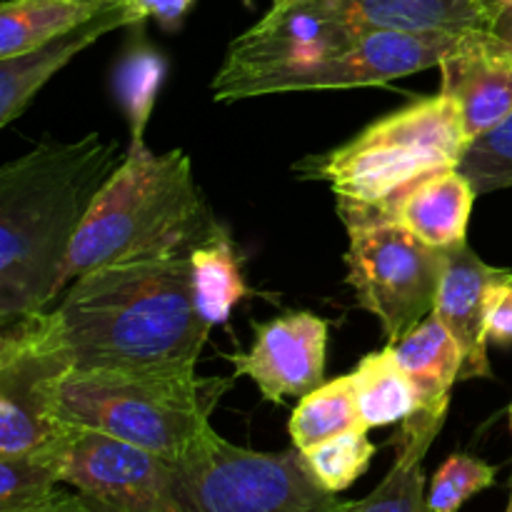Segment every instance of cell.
<instances>
[{
    "label": "cell",
    "instance_id": "obj_1",
    "mask_svg": "<svg viewBox=\"0 0 512 512\" xmlns=\"http://www.w3.org/2000/svg\"><path fill=\"white\" fill-rule=\"evenodd\" d=\"M55 315L80 373H195L210 333L195 308L190 255L88 270Z\"/></svg>",
    "mask_w": 512,
    "mask_h": 512
},
{
    "label": "cell",
    "instance_id": "obj_2",
    "mask_svg": "<svg viewBox=\"0 0 512 512\" xmlns=\"http://www.w3.org/2000/svg\"><path fill=\"white\" fill-rule=\"evenodd\" d=\"M123 158L118 140L90 133L0 168V328L58 298L75 238Z\"/></svg>",
    "mask_w": 512,
    "mask_h": 512
},
{
    "label": "cell",
    "instance_id": "obj_3",
    "mask_svg": "<svg viewBox=\"0 0 512 512\" xmlns=\"http://www.w3.org/2000/svg\"><path fill=\"white\" fill-rule=\"evenodd\" d=\"M218 230L183 150L158 155L130 143L75 238L63 288L100 265L190 255Z\"/></svg>",
    "mask_w": 512,
    "mask_h": 512
},
{
    "label": "cell",
    "instance_id": "obj_4",
    "mask_svg": "<svg viewBox=\"0 0 512 512\" xmlns=\"http://www.w3.org/2000/svg\"><path fill=\"white\" fill-rule=\"evenodd\" d=\"M233 378L198 373H80L60 390V418L175 460L210 428Z\"/></svg>",
    "mask_w": 512,
    "mask_h": 512
},
{
    "label": "cell",
    "instance_id": "obj_5",
    "mask_svg": "<svg viewBox=\"0 0 512 512\" xmlns=\"http://www.w3.org/2000/svg\"><path fill=\"white\" fill-rule=\"evenodd\" d=\"M465 148L458 103L438 93L375 120L340 148L308 155L298 173L328 183L338 198L385 203L423 175L458 168Z\"/></svg>",
    "mask_w": 512,
    "mask_h": 512
},
{
    "label": "cell",
    "instance_id": "obj_6",
    "mask_svg": "<svg viewBox=\"0 0 512 512\" xmlns=\"http://www.w3.org/2000/svg\"><path fill=\"white\" fill-rule=\"evenodd\" d=\"M183 512H350L315 480L298 448L258 453L205 430L173 463Z\"/></svg>",
    "mask_w": 512,
    "mask_h": 512
},
{
    "label": "cell",
    "instance_id": "obj_7",
    "mask_svg": "<svg viewBox=\"0 0 512 512\" xmlns=\"http://www.w3.org/2000/svg\"><path fill=\"white\" fill-rule=\"evenodd\" d=\"M338 215L350 238L348 283L395 343L433 313L448 250L423 243L385 203L338 198Z\"/></svg>",
    "mask_w": 512,
    "mask_h": 512
},
{
    "label": "cell",
    "instance_id": "obj_8",
    "mask_svg": "<svg viewBox=\"0 0 512 512\" xmlns=\"http://www.w3.org/2000/svg\"><path fill=\"white\" fill-rule=\"evenodd\" d=\"M75 370L58 315L30 313L0 328V455L63 448L80 428L58 413Z\"/></svg>",
    "mask_w": 512,
    "mask_h": 512
},
{
    "label": "cell",
    "instance_id": "obj_9",
    "mask_svg": "<svg viewBox=\"0 0 512 512\" xmlns=\"http://www.w3.org/2000/svg\"><path fill=\"white\" fill-rule=\"evenodd\" d=\"M360 35L323 0H273L268 13L230 43L213 80L215 100L260 98L265 83L348 53Z\"/></svg>",
    "mask_w": 512,
    "mask_h": 512
},
{
    "label": "cell",
    "instance_id": "obj_10",
    "mask_svg": "<svg viewBox=\"0 0 512 512\" xmlns=\"http://www.w3.org/2000/svg\"><path fill=\"white\" fill-rule=\"evenodd\" d=\"M63 483L98 512H183L170 460L98 430L80 428L70 440Z\"/></svg>",
    "mask_w": 512,
    "mask_h": 512
},
{
    "label": "cell",
    "instance_id": "obj_11",
    "mask_svg": "<svg viewBox=\"0 0 512 512\" xmlns=\"http://www.w3.org/2000/svg\"><path fill=\"white\" fill-rule=\"evenodd\" d=\"M468 33H403V30H370L358 43L335 58L310 68L293 70L263 85L260 95L295 93V90L365 88L385 85L418 70L443 63Z\"/></svg>",
    "mask_w": 512,
    "mask_h": 512
},
{
    "label": "cell",
    "instance_id": "obj_12",
    "mask_svg": "<svg viewBox=\"0 0 512 512\" xmlns=\"http://www.w3.org/2000/svg\"><path fill=\"white\" fill-rule=\"evenodd\" d=\"M255 343L248 353L228 355L238 378H250L268 403L305 398L323 385L328 320L313 313H288L253 323Z\"/></svg>",
    "mask_w": 512,
    "mask_h": 512
},
{
    "label": "cell",
    "instance_id": "obj_13",
    "mask_svg": "<svg viewBox=\"0 0 512 512\" xmlns=\"http://www.w3.org/2000/svg\"><path fill=\"white\" fill-rule=\"evenodd\" d=\"M390 345L415 388V410L403 420L398 448L428 453L443 430L450 408V390L455 380H460L463 350L435 313Z\"/></svg>",
    "mask_w": 512,
    "mask_h": 512
},
{
    "label": "cell",
    "instance_id": "obj_14",
    "mask_svg": "<svg viewBox=\"0 0 512 512\" xmlns=\"http://www.w3.org/2000/svg\"><path fill=\"white\" fill-rule=\"evenodd\" d=\"M440 93L458 103L468 143L512 115V45L490 30H470L440 63Z\"/></svg>",
    "mask_w": 512,
    "mask_h": 512
},
{
    "label": "cell",
    "instance_id": "obj_15",
    "mask_svg": "<svg viewBox=\"0 0 512 512\" xmlns=\"http://www.w3.org/2000/svg\"><path fill=\"white\" fill-rule=\"evenodd\" d=\"M508 283H512V270L488 265L468 243L448 248L433 313L463 350L460 380L493 375L488 360V313L495 293Z\"/></svg>",
    "mask_w": 512,
    "mask_h": 512
},
{
    "label": "cell",
    "instance_id": "obj_16",
    "mask_svg": "<svg viewBox=\"0 0 512 512\" xmlns=\"http://www.w3.org/2000/svg\"><path fill=\"white\" fill-rule=\"evenodd\" d=\"M138 23V15L133 13L128 0H120L115 8L105 10L103 15L88 20L70 33L48 40L40 48L28 50L23 55L0 60V125H8L15 118H20L30 100L38 95V90L75 55L90 48L95 40H100L110 30Z\"/></svg>",
    "mask_w": 512,
    "mask_h": 512
},
{
    "label": "cell",
    "instance_id": "obj_17",
    "mask_svg": "<svg viewBox=\"0 0 512 512\" xmlns=\"http://www.w3.org/2000/svg\"><path fill=\"white\" fill-rule=\"evenodd\" d=\"M475 198L473 183L458 168H445L413 180L385 205L423 243L448 250L465 243Z\"/></svg>",
    "mask_w": 512,
    "mask_h": 512
},
{
    "label": "cell",
    "instance_id": "obj_18",
    "mask_svg": "<svg viewBox=\"0 0 512 512\" xmlns=\"http://www.w3.org/2000/svg\"><path fill=\"white\" fill-rule=\"evenodd\" d=\"M360 33H470L490 30L483 0H323Z\"/></svg>",
    "mask_w": 512,
    "mask_h": 512
},
{
    "label": "cell",
    "instance_id": "obj_19",
    "mask_svg": "<svg viewBox=\"0 0 512 512\" xmlns=\"http://www.w3.org/2000/svg\"><path fill=\"white\" fill-rule=\"evenodd\" d=\"M118 3L120 0H5L0 5V60L40 48Z\"/></svg>",
    "mask_w": 512,
    "mask_h": 512
},
{
    "label": "cell",
    "instance_id": "obj_20",
    "mask_svg": "<svg viewBox=\"0 0 512 512\" xmlns=\"http://www.w3.org/2000/svg\"><path fill=\"white\" fill-rule=\"evenodd\" d=\"M190 278H193V300L200 318L210 328L228 323L235 305L248 295L240 258L228 230H218L213 238L200 243L190 253Z\"/></svg>",
    "mask_w": 512,
    "mask_h": 512
},
{
    "label": "cell",
    "instance_id": "obj_21",
    "mask_svg": "<svg viewBox=\"0 0 512 512\" xmlns=\"http://www.w3.org/2000/svg\"><path fill=\"white\" fill-rule=\"evenodd\" d=\"M360 418L365 428L403 423L415 410V388L393 345L360 360L353 373Z\"/></svg>",
    "mask_w": 512,
    "mask_h": 512
},
{
    "label": "cell",
    "instance_id": "obj_22",
    "mask_svg": "<svg viewBox=\"0 0 512 512\" xmlns=\"http://www.w3.org/2000/svg\"><path fill=\"white\" fill-rule=\"evenodd\" d=\"M358 428L368 430L360 418L353 373L323 383L313 393L300 398L290 418V438L293 448H298L300 453Z\"/></svg>",
    "mask_w": 512,
    "mask_h": 512
},
{
    "label": "cell",
    "instance_id": "obj_23",
    "mask_svg": "<svg viewBox=\"0 0 512 512\" xmlns=\"http://www.w3.org/2000/svg\"><path fill=\"white\" fill-rule=\"evenodd\" d=\"M68 445L25 455H0V512H23L45 503L55 493V485L63 483Z\"/></svg>",
    "mask_w": 512,
    "mask_h": 512
},
{
    "label": "cell",
    "instance_id": "obj_24",
    "mask_svg": "<svg viewBox=\"0 0 512 512\" xmlns=\"http://www.w3.org/2000/svg\"><path fill=\"white\" fill-rule=\"evenodd\" d=\"M165 78V60L148 45H135L115 70V95L130 123V143H143L145 125Z\"/></svg>",
    "mask_w": 512,
    "mask_h": 512
},
{
    "label": "cell",
    "instance_id": "obj_25",
    "mask_svg": "<svg viewBox=\"0 0 512 512\" xmlns=\"http://www.w3.org/2000/svg\"><path fill=\"white\" fill-rule=\"evenodd\" d=\"M375 455V445L370 443L368 430H348L343 435L325 440L315 448L305 450L303 458L310 473L328 493H343L360 475L368 470Z\"/></svg>",
    "mask_w": 512,
    "mask_h": 512
},
{
    "label": "cell",
    "instance_id": "obj_26",
    "mask_svg": "<svg viewBox=\"0 0 512 512\" xmlns=\"http://www.w3.org/2000/svg\"><path fill=\"white\" fill-rule=\"evenodd\" d=\"M428 453L398 448L393 468L383 483L363 500H355L350 512H430L425 493L423 460Z\"/></svg>",
    "mask_w": 512,
    "mask_h": 512
},
{
    "label": "cell",
    "instance_id": "obj_27",
    "mask_svg": "<svg viewBox=\"0 0 512 512\" xmlns=\"http://www.w3.org/2000/svg\"><path fill=\"white\" fill-rule=\"evenodd\" d=\"M458 170L478 195L512 188V115L488 135L468 143Z\"/></svg>",
    "mask_w": 512,
    "mask_h": 512
},
{
    "label": "cell",
    "instance_id": "obj_28",
    "mask_svg": "<svg viewBox=\"0 0 512 512\" xmlns=\"http://www.w3.org/2000/svg\"><path fill=\"white\" fill-rule=\"evenodd\" d=\"M495 475H498V470L493 465L483 463L473 455H450L430 483V512H458L473 495L488 490L495 483Z\"/></svg>",
    "mask_w": 512,
    "mask_h": 512
},
{
    "label": "cell",
    "instance_id": "obj_29",
    "mask_svg": "<svg viewBox=\"0 0 512 512\" xmlns=\"http://www.w3.org/2000/svg\"><path fill=\"white\" fill-rule=\"evenodd\" d=\"M193 3L195 0H128L140 23L145 18H155L165 30H178Z\"/></svg>",
    "mask_w": 512,
    "mask_h": 512
},
{
    "label": "cell",
    "instance_id": "obj_30",
    "mask_svg": "<svg viewBox=\"0 0 512 512\" xmlns=\"http://www.w3.org/2000/svg\"><path fill=\"white\" fill-rule=\"evenodd\" d=\"M488 340L503 348L512 345V283L495 293L488 313Z\"/></svg>",
    "mask_w": 512,
    "mask_h": 512
},
{
    "label": "cell",
    "instance_id": "obj_31",
    "mask_svg": "<svg viewBox=\"0 0 512 512\" xmlns=\"http://www.w3.org/2000/svg\"><path fill=\"white\" fill-rule=\"evenodd\" d=\"M23 512H98V510H95L93 505H90L80 493L68 495V493H60V490H55V493L50 495L45 503L35 505V508L23 510Z\"/></svg>",
    "mask_w": 512,
    "mask_h": 512
},
{
    "label": "cell",
    "instance_id": "obj_32",
    "mask_svg": "<svg viewBox=\"0 0 512 512\" xmlns=\"http://www.w3.org/2000/svg\"><path fill=\"white\" fill-rule=\"evenodd\" d=\"M490 33H495L498 38H503L505 43L512 45V8L495 15L493 23H490Z\"/></svg>",
    "mask_w": 512,
    "mask_h": 512
},
{
    "label": "cell",
    "instance_id": "obj_33",
    "mask_svg": "<svg viewBox=\"0 0 512 512\" xmlns=\"http://www.w3.org/2000/svg\"><path fill=\"white\" fill-rule=\"evenodd\" d=\"M483 3H485V10H488V15H490V23H493L495 15H500L503 10L512 8V0H483Z\"/></svg>",
    "mask_w": 512,
    "mask_h": 512
},
{
    "label": "cell",
    "instance_id": "obj_34",
    "mask_svg": "<svg viewBox=\"0 0 512 512\" xmlns=\"http://www.w3.org/2000/svg\"><path fill=\"white\" fill-rule=\"evenodd\" d=\"M505 512H512V490H510V503H508V510Z\"/></svg>",
    "mask_w": 512,
    "mask_h": 512
},
{
    "label": "cell",
    "instance_id": "obj_35",
    "mask_svg": "<svg viewBox=\"0 0 512 512\" xmlns=\"http://www.w3.org/2000/svg\"><path fill=\"white\" fill-rule=\"evenodd\" d=\"M510 428H512V408H510Z\"/></svg>",
    "mask_w": 512,
    "mask_h": 512
},
{
    "label": "cell",
    "instance_id": "obj_36",
    "mask_svg": "<svg viewBox=\"0 0 512 512\" xmlns=\"http://www.w3.org/2000/svg\"><path fill=\"white\" fill-rule=\"evenodd\" d=\"M483 5H485V3H483Z\"/></svg>",
    "mask_w": 512,
    "mask_h": 512
}]
</instances>
